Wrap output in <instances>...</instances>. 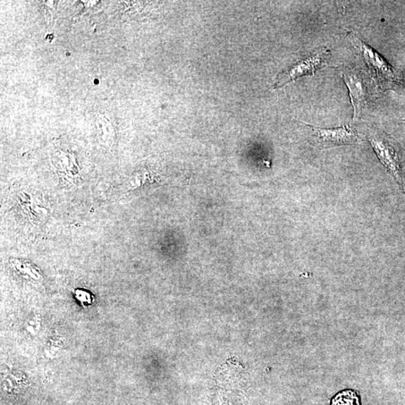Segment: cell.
I'll return each mask as SVG.
<instances>
[{
	"instance_id": "obj_2",
	"label": "cell",
	"mask_w": 405,
	"mask_h": 405,
	"mask_svg": "<svg viewBox=\"0 0 405 405\" xmlns=\"http://www.w3.org/2000/svg\"><path fill=\"white\" fill-rule=\"evenodd\" d=\"M349 37L357 52L368 65L378 86L381 88L390 87L395 82V75L391 65L388 64L381 55L365 42L352 34H349Z\"/></svg>"
},
{
	"instance_id": "obj_4",
	"label": "cell",
	"mask_w": 405,
	"mask_h": 405,
	"mask_svg": "<svg viewBox=\"0 0 405 405\" xmlns=\"http://www.w3.org/2000/svg\"><path fill=\"white\" fill-rule=\"evenodd\" d=\"M313 132V138L319 148L351 145L358 140V134L349 125L334 129H322L308 125Z\"/></svg>"
},
{
	"instance_id": "obj_5",
	"label": "cell",
	"mask_w": 405,
	"mask_h": 405,
	"mask_svg": "<svg viewBox=\"0 0 405 405\" xmlns=\"http://www.w3.org/2000/svg\"><path fill=\"white\" fill-rule=\"evenodd\" d=\"M342 76L349 90L350 97L353 107V119L357 120L362 108L367 103L368 94L366 83L359 73L351 70H344Z\"/></svg>"
},
{
	"instance_id": "obj_3",
	"label": "cell",
	"mask_w": 405,
	"mask_h": 405,
	"mask_svg": "<svg viewBox=\"0 0 405 405\" xmlns=\"http://www.w3.org/2000/svg\"><path fill=\"white\" fill-rule=\"evenodd\" d=\"M329 54L330 52L326 48L316 50L305 60L293 65L289 70L278 75L274 87L280 88L303 76L315 74L320 68L324 66Z\"/></svg>"
},
{
	"instance_id": "obj_1",
	"label": "cell",
	"mask_w": 405,
	"mask_h": 405,
	"mask_svg": "<svg viewBox=\"0 0 405 405\" xmlns=\"http://www.w3.org/2000/svg\"><path fill=\"white\" fill-rule=\"evenodd\" d=\"M369 142L386 170L391 173L403 190V175L401 167V148L397 141L389 134L378 130L368 134Z\"/></svg>"
},
{
	"instance_id": "obj_6",
	"label": "cell",
	"mask_w": 405,
	"mask_h": 405,
	"mask_svg": "<svg viewBox=\"0 0 405 405\" xmlns=\"http://www.w3.org/2000/svg\"><path fill=\"white\" fill-rule=\"evenodd\" d=\"M332 405H360L359 398L353 391H344L335 396Z\"/></svg>"
}]
</instances>
